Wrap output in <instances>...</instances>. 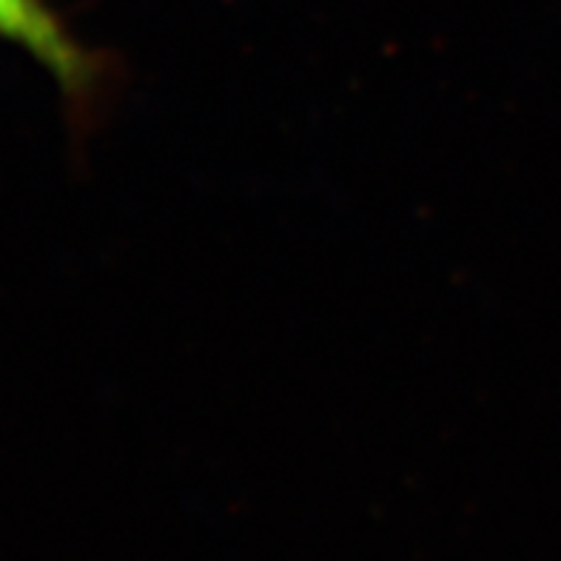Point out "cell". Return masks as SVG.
Segmentation results:
<instances>
[{
  "instance_id": "cell-1",
  "label": "cell",
  "mask_w": 561,
  "mask_h": 561,
  "mask_svg": "<svg viewBox=\"0 0 561 561\" xmlns=\"http://www.w3.org/2000/svg\"><path fill=\"white\" fill-rule=\"evenodd\" d=\"M0 37L37 57L60 83L64 98L85 108L106 78L103 57L75 41L46 0H0Z\"/></svg>"
}]
</instances>
